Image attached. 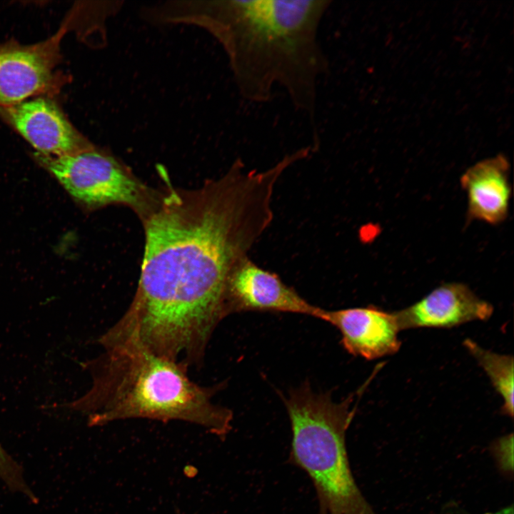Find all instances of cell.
Wrapping results in <instances>:
<instances>
[{
	"mask_svg": "<svg viewBox=\"0 0 514 514\" xmlns=\"http://www.w3.org/2000/svg\"><path fill=\"white\" fill-rule=\"evenodd\" d=\"M463 346L483 368L493 387L501 396L502 410L513 416L514 363L513 357L484 349L471 339L463 341Z\"/></svg>",
	"mask_w": 514,
	"mask_h": 514,
	"instance_id": "7c38bea8",
	"label": "cell"
},
{
	"mask_svg": "<svg viewBox=\"0 0 514 514\" xmlns=\"http://www.w3.org/2000/svg\"><path fill=\"white\" fill-rule=\"evenodd\" d=\"M508 176L509 163L501 154L476 163L463 174L460 184L470 218L491 224L506 218L511 192Z\"/></svg>",
	"mask_w": 514,
	"mask_h": 514,
	"instance_id": "8fae6325",
	"label": "cell"
},
{
	"mask_svg": "<svg viewBox=\"0 0 514 514\" xmlns=\"http://www.w3.org/2000/svg\"><path fill=\"white\" fill-rule=\"evenodd\" d=\"M0 115L41 154L63 156L93 146L49 99L38 97L0 107Z\"/></svg>",
	"mask_w": 514,
	"mask_h": 514,
	"instance_id": "ba28073f",
	"label": "cell"
},
{
	"mask_svg": "<svg viewBox=\"0 0 514 514\" xmlns=\"http://www.w3.org/2000/svg\"><path fill=\"white\" fill-rule=\"evenodd\" d=\"M34 157L86 208L123 204L144 218L158 201L159 195L146 188L113 156L93 146L63 156L36 152Z\"/></svg>",
	"mask_w": 514,
	"mask_h": 514,
	"instance_id": "5b68a950",
	"label": "cell"
},
{
	"mask_svg": "<svg viewBox=\"0 0 514 514\" xmlns=\"http://www.w3.org/2000/svg\"><path fill=\"white\" fill-rule=\"evenodd\" d=\"M283 400L292 430V459L313 480L320 514H370L346 448V432L356 411L353 395L337 403L305 383Z\"/></svg>",
	"mask_w": 514,
	"mask_h": 514,
	"instance_id": "277c9868",
	"label": "cell"
},
{
	"mask_svg": "<svg viewBox=\"0 0 514 514\" xmlns=\"http://www.w3.org/2000/svg\"><path fill=\"white\" fill-rule=\"evenodd\" d=\"M227 314L243 311L292 313L321 319L325 309L311 304L276 273L248 256L232 271L226 290Z\"/></svg>",
	"mask_w": 514,
	"mask_h": 514,
	"instance_id": "52a82bcc",
	"label": "cell"
},
{
	"mask_svg": "<svg viewBox=\"0 0 514 514\" xmlns=\"http://www.w3.org/2000/svg\"><path fill=\"white\" fill-rule=\"evenodd\" d=\"M496 451L503 468L513 470V435H506L498 442Z\"/></svg>",
	"mask_w": 514,
	"mask_h": 514,
	"instance_id": "4fadbf2b",
	"label": "cell"
},
{
	"mask_svg": "<svg viewBox=\"0 0 514 514\" xmlns=\"http://www.w3.org/2000/svg\"><path fill=\"white\" fill-rule=\"evenodd\" d=\"M321 320L340 331L343 348L353 356L374 360L393 355L400 348L401 330L395 312L373 306L325 310Z\"/></svg>",
	"mask_w": 514,
	"mask_h": 514,
	"instance_id": "30bf717a",
	"label": "cell"
},
{
	"mask_svg": "<svg viewBox=\"0 0 514 514\" xmlns=\"http://www.w3.org/2000/svg\"><path fill=\"white\" fill-rule=\"evenodd\" d=\"M88 366L91 387L72 406L86 413L91 425L133 418L181 420L221 438L231 430L233 412L213 400L223 384L200 386L178 363L139 348L113 347Z\"/></svg>",
	"mask_w": 514,
	"mask_h": 514,
	"instance_id": "3957f363",
	"label": "cell"
},
{
	"mask_svg": "<svg viewBox=\"0 0 514 514\" xmlns=\"http://www.w3.org/2000/svg\"><path fill=\"white\" fill-rule=\"evenodd\" d=\"M178 514H180V513H178Z\"/></svg>",
	"mask_w": 514,
	"mask_h": 514,
	"instance_id": "5bb4252c",
	"label": "cell"
},
{
	"mask_svg": "<svg viewBox=\"0 0 514 514\" xmlns=\"http://www.w3.org/2000/svg\"><path fill=\"white\" fill-rule=\"evenodd\" d=\"M331 0H226L200 6L201 26L225 50L240 94L263 104L276 87L315 115L319 80L328 69L318 31Z\"/></svg>",
	"mask_w": 514,
	"mask_h": 514,
	"instance_id": "7a4b0ae2",
	"label": "cell"
},
{
	"mask_svg": "<svg viewBox=\"0 0 514 514\" xmlns=\"http://www.w3.org/2000/svg\"><path fill=\"white\" fill-rule=\"evenodd\" d=\"M65 24L45 41L21 45L15 41L0 44V107L57 90L63 79L55 71L61 59L60 41Z\"/></svg>",
	"mask_w": 514,
	"mask_h": 514,
	"instance_id": "8992f818",
	"label": "cell"
},
{
	"mask_svg": "<svg viewBox=\"0 0 514 514\" xmlns=\"http://www.w3.org/2000/svg\"><path fill=\"white\" fill-rule=\"evenodd\" d=\"M288 164L262 171L241 160L201 188H171L143 218L141 276L129 307L103 334L111 346L140 348L199 367L228 316L229 277L273 218L274 187Z\"/></svg>",
	"mask_w": 514,
	"mask_h": 514,
	"instance_id": "6da1fadb",
	"label": "cell"
},
{
	"mask_svg": "<svg viewBox=\"0 0 514 514\" xmlns=\"http://www.w3.org/2000/svg\"><path fill=\"white\" fill-rule=\"evenodd\" d=\"M493 306L462 283H448L422 299L395 311L400 330L418 328H448L473 321H486Z\"/></svg>",
	"mask_w": 514,
	"mask_h": 514,
	"instance_id": "9c48e42d",
	"label": "cell"
}]
</instances>
